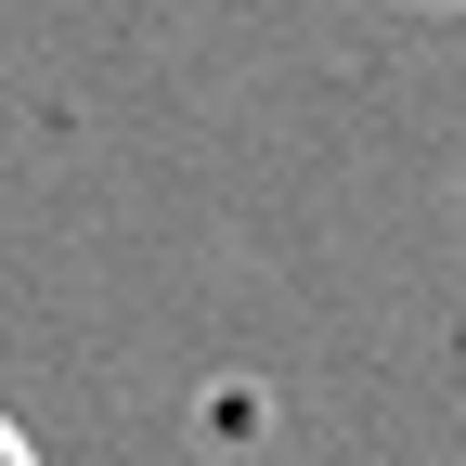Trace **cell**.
<instances>
[{
  "instance_id": "obj_1",
  "label": "cell",
  "mask_w": 466,
  "mask_h": 466,
  "mask_svg": "<svg viewBox=\"0 0 466 466\" xmlns=\"http://www.w3.org/2000/svg\"><path fill=\"white\" fill-rule=\"evenodd\" d=\"M0 466H39V453H26V428H14V415H0Z\"/></svg>"
}]
</instances>
